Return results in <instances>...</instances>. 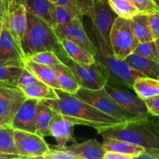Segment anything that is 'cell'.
<instances>
[{"instance_id": "1", "label": "cell", "mask_w": 159, "mask_h": 159, "mask_svg": "<svg viewBox=\"0 0 159 159\" xmlns=\"http://www.w3.org/2000/svg\"><path fill=\"white\" fill-rule=\"evenodd\" d=\"M58 99L41 100L54 112L63 115L75 125H84L94 128L98 134L113 128L127 121L102 113L73 94L56 89Z\"/></svg>"}, {"instance_id": "2", "label": "cell", "mask_w": 159, "mask_h": 159, "mask_svg": "<svg viewBox=\"0 0 159 159\" xmlns=\"http://www.w3.org/2000/svg\"><path fill=\"white\" fill-rule=\"evenodd\" d=\"M99 134L103 140L114 138L141 146L145 149H159V125L151 116L127 121Z\"/></svg>"}, {"instance_id": "3", "label": "cell", "mask_w": 159, "mask_h": 159, "mask_svg": "<svg viewBox=\"0 0 159 159\" xmlns=\"http://www.w3.org/2000/svg\"><path fill=\"white\" fill-rule=\"evenodd\" d=\"M20 43L26 59L36 53L45 51L57 52L61 48L54 28L29 12L26 31Z\"/></svg>"}, {"instance_id": "4", "label": "cell", "mask_w": 159, "mask_h": 159, "mask_svg": "<svg viewBox=\"0 0 159 159\" xmlns=\"http://www.w3.org/2000/svg\"><path fill=\"white\" fill-rule=\"evenodd\" d=\"M94 57L96 66L112 85L132 89L135 81L144 77L142 73L132 68L124 59L113 54H104L98 49Z\"/></svg>"}, {"instance_id": "5", "label": "cell", "mask_w": 159, "mask_h": 159, "mask_svg": "<svg viewBox=\"0 0 159 159\" xmlns=\"http://www.w3.org/2000/svg\"><path fill=\"white\" fill-rule=\"evenodd\" d=\"M85 16L92 20L97 37L98 49L104 54H113L110 34L113 23L118 16L110 7L108 0H95Z\"/></svg>"}, {"instance_id": "6", "label": "cell", "mask_w": 159, "mask_h": 159, "mask_svg": "<svg viewBox=\"0 0 159 159\" xmlns=\"http://www.w3.org/2000/svg\"><path fill=\"white\" fill-rule=\"evenodd\" d=\"M56 54L61 61L71 70L80 88L93 90L102 89L108 82L107 79L98 68L96 63L92 65L78 63L65 54L61 47Z\"/></svg>"}, {"instance_id": "7", "label": "cell", "mask_w": 159, "mask_h": 159, "mask_svg": "<svg viewBox=\"0 0 159 159\" xmlns=\"http://www.w3.org/2000/svg\"><path fill=\"white\" fill-rule=\"evenodd\" d=\"M112 52L121 59L134 53L139 43L134 34L129 19L117 17L113 23L110 34Z\"/></svg>"}, {"instance_id": "8", "label": "cell", "mask_w": 159, "mask_h": 159, "mask_svg": "<svg viewBox=\"0 0 159 159\" xmlns=\"http://www.w3.org/2000/svg\"><path fill=\"white\" fill-rule=\"evenodd\" d=\"M103 90L127 113L133 120L143 119L151 116L144 99L132 93L129 89L112 85L107 82Z\"/></svg>"}, {"instance_id": "9", "label": "cell", "mask_w": 159, "mask_h": 159, "mask_svg": "<svg viewBox=\"0 0 159 159\" xmlns=\"http://www.w3.org/2000/svg\"><path fill=\"white\" fill-rule=\"evenodd\" d=\"M76 97L84 102L90 104L102 113L124 121L133 120L130 116L123 108H121L107 93L102 89L93 90L80 88L75 94Z\"/></svg>"}, {"instance_id": "10", "label": "cell", "mask_w": 159, "mask_h": 159, "mask_svg": "<svg viewBox=\"0 0 159 159\" xmlns=\"http://www.w3.org/2000/svg\"><path fill=\"white\" fill-rule=\"evenodd\" d=\"M54 30L58 40L62 39L70 40L80 46L93 56L96 55L97 53V47L92 42L84 29L82 17H76L65 24L57 26Z\"/></svg>"}, {"instance_id": "11", "label": "cell", "mask_w": 159, "mask_h": 159, "mask_svg": "<svg viewBox=\"0 0 159 159\" xmlns=\"http://www.w3.org/2000/svg\"><path fill=\"white\" fill-rule=\"evenodd\" d=\"M14 142L23 158H40L50 149L43 137L36 133L14 130Z\"/></svg>"}, {"instance_id": "12", "label": "cell", "mask_w": 159, "mask_h": 159, "mask_svg": "<svg viewBox=\"0 0 159 159\" xmlns=\"http://www.w3.org/2000/svg\"><path fill=\"white\" fill-rule=\"evenodd\" d=\"M27 97L17 85L0 81V116L9 124Z\"/></svg>"}, {"instance_id": "13", "label": "cell", "mask_w": 159, "mask_h": 159, "mask_svg": "<svg viewBox=\"0 0 159 159\" xmlns=\"http://www.w3.org/2000/svg\"><path fill=\"white\" fill-rule=\"evenodd\" d=\"M40 100L27 98L14 115L11 127L14 130L36 133L37 105Z\"/></svg>"}, {"instance_id": "14", "label": "cell", "mask_w": 159, "mask_h": 159, "mask_svg": "<svg viewBox=\"0 0 159 159\" xmlns=\"http://www.w3.org/2000/svg\"><path fill=\"white\" fill-rule=\"evenodd\" d=\"M5 20L12 35L20 43L27 26V12L24 5L10 0Z\"/></svg>"}, {"instance_id": "15", "label": "cell", "mask_w": 159, "mask_h": 159, "mask_svg": "<svg viewBox=\"0 0 159 159\" xmlns=\"http://www.w3.org/2000/svg\"><path fill=\"white\" fill-rule=\"evenodd\" d=\"M74 127L72 121L55 112L51 124V136L56 140V148H67V144L73 140Z\"/></svg>"}, {"instance_id": "16", "label": "cell", "mask_w": 159, "mask_h": 159, "mask_svg": "<svg viewBox=\"0 0 159 159\" xmlns=\"http://www.w3.org/2000/svg\"><path fill=\"white\" fill-rule=\"evenodd\" d=\"M0 59L22 61H25L26 60L20 43L9 30L5 19L3 20L2 30L0 36Z\"/></svg>"}, {"instance_id": "17", "label": "cell", "mask_w": 159, "mask_h": 159, "mask_svg": "<svg viewBox=\"0 0 159 159\" xmlns=\"http://www.w3.org/2000/svg\"><path fill=\"white\" fill-rule=\"evenodd\" d=\"M24 67L30 71L40 82L45 85L52 87L54 89L61 90L57 81L55 71L51 66L37 63L30 59H26L24 61Z\"/></svg>"}, {"instance_id": "18", "label": "cell", "mask_w": 159, "mask_h": 159, "mask_svg": "<svg viewBox=\"0 0 159 159\" xmlns=\"http://www.w3.org/2000/svg\"><path fill=\"white\" fill-rule=\"evenodd\" d=\"M67 148L73 152L79 159H103L107 152L102 144L96 139L89 140L80 144L75 143Z\"/></svg>"}, {"instance_id": "19", "label": "cell", "mask_w": 159, "mask_h": 159, "mask_svg": "<svg viewBox=\"0 0 159 159\" xmlns=\"http://www.w3.org/2000/svg\"><path fill=\"white\" fill-rule=\"evenodd\" d=\"M26 12L38 18L54 28V12L55 5L49 0H26L23 3Z\"/></svg>"}, {"instance_id": "20", "label": "cell", "mask_w": 159, "mask_h": 159, "mask_svg": "<svg viewBox=\"0 0 159 159\" xmlns=\"http://www.w3.org/2000/svg\"><path fill=\"white\" fill-rule=\"evenodd\" d=\"M124 60L137 71L142 73L144 77L159 80V62L132 53Z\"/></svg>"}, {"instance_id": "21", "label": "cell", "mask_w": 159, "mask_h": 159, "mask_svg": "<svg viewBox=\"0 0 159 159\" xmlns=\"http://www.w3.org/2000/svg\"><path fill=\"white\" fill-rule=\"evenodd\" d=\"M55 112L40 100L37 105L36 113V134L40 136H51V124Z\"/></svg>"}, {"instance_id": "22", "label": "cell", "mask_w": 159, "mask_h": 159, "mask_svg": "<svg viewBox=\"0 0 159 159\" xmlns=\"http://www.w3.org/2000/svg\"><path fill=\"white\" fill-rule=\"evenodd\" d=\"M24 68V61L0 59V81L17 85L18 79Z\"/></svg>"}, {"instance_id": "23", "label": "cell", "mask_w": 159, "mask_h": 159, "mask_svg": "<svg viewBox=\"0 0 159 159\" xmlns=\"http://www.w3.org/2000/svg\"><path fill=\"white\" fill-rule=\"evenodd\" d=\"M130 23L134 34L139 43L155 40L151 30L148 14L139 12L130 19Z\"/></svg>"}, {"instance_id": "24", "label": "cell", "mask_w": 159, "mask_h": 159, "mask_svg": "<svg viewBox=\"0 0 159 159\" xmlns=\"http://www.w3.org/2000/svg\"><path fill=\"white\" fill-rule=\"evenodd\" d=\"M58 42L65 54L75 61L85 65H92L95 63L94 56L76 43L66 39L59 40Z\"/></svg>"}, {"instance_id": "25", "label": "cell", "mask_w": 159, "mask_h": 159, "mask_svg": "<svg viewBox=\"0 0 159 159\" xmlns=\"http://www.w3.org/2000/svg\"><path fill=\"white\" fill-rule=\"evenodd\" d=\"M57 75V79L62 91L70 94H75L80 89L75 78L71 73V70L64 63L52 65Z\"/></svg>"}, {"instance_id": "26", "label": "cell", "mask_w": 159, "mask_h": 159, "mask_svg": "<svg viewBox=\"0 0 159 159\" xmlns=\"http://www.w3.org/2000/svg\"><path fill=\"white\" fill-rule=\"evenodd\" d=\"M102 146L107 152L110 151V152L130 155L133 156L134 158H136L138 155L142 154L145 151V148L141 146L136 145L121 140L114 139V138L104 139Z\"/></svg>"}, {"instance_id": "27", "label": "cell", "mask_w": 159, "mask_h": 159, "mask_svg": "<svg viewBox=\"0 0 159 159\" xmlns=\"http://www.w3.org/2000/svg\"><path fill=\"white\" fill-rule=\"evenodd\" d=\"M132 89L141 99H148L159 96V80L148 77H140L134 83Z\"/></svg>"}, {"instance_id": "28", "label": "cell", "mask_w": 159, "mask_h": 159, "mask_svg": "<svg viewBox=\"0 0 159 159\" xmlns=\"http://www.w3.org/2000/svg\"><path fill=\"white\" fill-rule=\"evenodd\" d=\"M23 92L27 98L38 100L58 99L56 89L48 86V85H45L43 82H39L29 88L24 89H23Z\"/></svg>"}, {"instance_id": "29", "label": "cell", "mask_w": 159, "mask_h": 159, "mask_svg": "<svg viewBox=\"0 0 159 159\" xmlns=\"http://www.w3.org/2000/svg\"><path fill=\"white\" fill-rule=\"evenodd\" d=\"M109 4L118 17L131 19L139 13L136 6L128 0H108Z\"/></svg>"}, {"instance_id": "30", "label": "cell", "mask_w": 159, "mask_h": 159, "mask_svg": "<svg viewBox=\"0 0 159 159\" xmlns=\"http://www.w3.org/2000/svg\"><path fill=\"white\" fill-rule=\"evenodd\" d=\"M13 134L14 129L11 126L0 128V152L20 155L14 142Z\"/></svg>"}, {"instance_id": "31", "label": "cell", "mask_w": 159, "mask_h": 159, "mask_svg": "<svg viewBox=\"0 0 159 159\" xmlns=\"http://www.w3.org/2000/svg\"><path fill=\"white\" fill-rule=\"evenodd\" d=\"M134 53L151 60L159 62V55L156 40L139 43L135 48Z\"/></svg>"}, {"instance_id": "32", "label": "cell", "mask_w": 159, "mask_h": 159, "mask_svg": "<svg viewBox=\"0 0 159 159\" xmlns=\"http://www.w3.org/2000/svg\"><path fill=\"white\" fill-rule=\"evenodd\" d=\"M78 16L82 17L83 16L73 12L68 8L56 4L54 12V22L55 26L54 27L59 25L65 24Z\"/></svg>"}, {"instance_id": "33", "label": "cell", "mask_w": 159, "mask_h": 159, "mask_svg": "<svg viewBox=\"0 0 159 159\" xmlns=\"http://www.w3.org/2000/svg\"><path fill=\"white\" fill-rule=\"evenodd\" d=\"M26 59H30L37 63L50 65V66L63 63L58 57L57 54H56L55 51H45L36 53V54L30 56Z\"/></svg>"}, {"instance_id": "34", "label": "cell", "mask_w": 159, "mask_h": 159, "mask_svg": "<svg viewBox=\"0 0 159 159\" xmlns=\"http://www.w3.org/2000/svg\"><path fill=\"white\" fill-rule=\"evenodd\" d=\"M43 159H79L73 152L68 148H50L43 156L40 157Z\"/></svg>"}, {"instance_id": "35", "label": "cell", "mask_w": 159, "mask_h": 159, "mask_svg": "<svg viewBox=\"0 0 159 159\" xmlns=\"http://www.w3.org/2000/svg\"><path fill=\"white\" fill-rule=\"evenodd\" d=\"M39 82H41L30 71H29L27 68L24 67L18 79L17 86L23 90L24 89L29 88L35 84L39 83Z\"/></svg>"}, {"instance_id": "36", "label": "cell", "mask_w": 159, "mask_h": 159, "mask_svg": "<svg viewBox=\"0 0 159 159\" xmlns=\"http://www.w3.org/2000/svg\"><path fill=\"white\" fill-rule=\"evenodd\" d=\"M133 3L140 13L149 14L159 9L153 0H133Z\"/></svg>"}, {"instance_id": "37", "label": "cell", "mask_w": 159, "mask_h": 159, "mask_svg": "<svg viewBox=\"0 0 159 159\" xmlns=\"http://www.w3.org/2000/svg\"><path fill=\"white\" fill-rule=\"evenodd\" d=\"M148 20L154 39L159 40V9L148 14Z\"/></svg>"}, {"instance_id": "38", "label": "cell", "mask_w": 159, "mask_h": 159, "mask_svg": "<svg viewBox=\"0 0 159 159\" xmlns=\"http://www.w3.org/2000/svg\"><path fill=\"white\" fill-rule=\"evenodd\" d=\"M148 110L151 116H159V96L144 100Z\"/></svg>"}, {"instance_id": "39", "label": "cell", "mask_w": 159, "mask_h": 159, "mask_svg": "<svg viewBox=\"0 0 159 159\" xmlns=\"http://www.w3.org/2000/svg\"><path fill=\"white\" fill-rule=\"evenodd\" d=\"M95 0H76L79 12L82 16H85L93 6Z\"/></svg>"}, {"instance_id": "40", "label": "cell", "mask_w": 159, "mask_h": 159, "mask_svg": "<svg viewBox=\"0 0 159 159\" xmlns=\"http://www.w3.org/2000/svg\"><path fill=\"white\" fill-rule=\"evenodd\" d=\"M57 5L65 6V7L68 8V9H70L71 10H72L73 12H76V13L79 14V15H82V14L80 13V12H79V9L77 6L76 0H58Z\"/></svg>"}, {"instance_id": "41", "label": "cell", "mask_w": 159, "mask_h": 159, "mask_svg": "<svg viewBox=\"0 0 159 159\" xmlns=\"http://www.w3.org/2000/svg\"><path fill=\"white\" fill-rule=\"evenodd\" d=\"M103 159H134L133 156L130 155H126V154L119 153V152H106L104 155Z\"/></svg>"}, {"instance_id": "42", "label": "cell", "mask_w": 159, "mask_h": 159, "mask_svg": "<svg viewBox=\"0 0 159 159\" xmlns=\"http://www.w3.org/2000/svg\"><path fill=\"white\" fill-rule=\"evenodd\" d=\"M23 158L21 156L17 155H12V154H7L0 152V159H20Z\"/></svg>"}, {"instance_id": "43", "label": "cell", "mask_w": 159, "mask_h": 159, "mask_svg": "<svg viewBox=\"0 0 159 159\" xmlns=\"http://www.w3.org/2000/svg\"><path fill=\"white\" fill-rule=\"evenodd\" d=\"M8 6H9V2L6 0H0V9L2 11L5 16L7 13Z\"/></svg>"}, {"instance_id": "44", "label": "cell", "mask_w": 159, "mask_h": 159, "mask_svg": "<svg viewBox=\"0 0 159 159\" xmlns=\"http://www.w3.org/2000/svg\"><path fill=\"white\" fill-rule=\"evenodd\" d=\"M9 126H10V124H8L4 119H2V118L0 116V128H2V127H9Z\"/></svg>"}, {"instance_id": "45", "label": "cell", "mask_w": 159, "mask_h": 159, "mask_svg": "<svg viewBox=\"0 0 159 159\" xmlns=\"http://www.w3.org/2000/svg\"><path fill=\"white\" fill-rule=\"evenodd\" d=\"M151 117H152V119L153 120L155 121V122L159 123V116H151Z\"/></svg>"}, {"instance_id": "46", "label": "cell", "mask_w": 159, "mask_h": 159, "mask_svg": "<svg viewBox=\"0 0 159 159\" xmlns=\"http://www.w3.org/2000/svg\"><path fill=\"white\" fill-rule=\"evenodd\" d=\"M9 1H10V0H9ZM12 1L16 2H17V3H20V4H23L26 0H12Z\"/></svg>"}, {"instance_id": "47", "label": "cell", "mask_w": 159, "mask_h": 159, "mask_svg": "<svg viewBox=\"0 0 159 159\" xmlns=\"http://www.w3.org/2000/svg\"><path fill=\"white\" fill-rule=\"evenodd\" d=\"M49 1L51 2V3H53V4H57V1H58V0H49Z\"/></svg>"}, {"instance_id": "48", "label": "cell", "mask_w": 159, "mask_h": 159, "mask_svg": "<svg viewBox=\"0 0 159 159\" xmlns=\"http://www.w3.org/2000/svg\"><path fill=\"white\" fill-rule=\"evenodd\" d=\"M2 24H3V22L2 23H0V36H1L2 30Z\"/></svg>"}, {"instance_id": "49", "label": "cell", "mask_w": 159, "mask_h": 159, "mask_svg": "<svg viewBox=\"0 0 159 159\" xmlns=\"http://www.w3.org/2000/svg\"><path fill=\"white\" fill-rule=\"evenodd\" d=\"M156 43H157V48H158V55H159V40H156Z\"/></svg>"}, {"instance_id": "50", "label": "cell", "mask_w": 159, "mask_h": 159, "mask_svg": "<svg viewBox=\"0 0 159 159\" xmlns=\"http://www.w3.org/2000/svg\"><path fill=\"white\" fill-rule=\"evenodd\" d=\"M153 1H154V2H155V3H156V4H157V5H158V6H159V0H153Z\"/></svg>"}, {"instance_id": "51", "label": "cell", "mask_w": 159, "mask_h": 159, "mask_svg": "<svg viewBox=\"0 0 159 159\" xmlns=\"http://www.w3.org/2000/svg\"><path fill=\"white\" fill-rule=\"evenodd\" d=\"M128 1H130V2H133V0H128Z\"/></svg>"}, {"instance_id": "52", "label": "cell", "mask_w": 159, "mask_h": 159, "mask_svg": "<svg viewBox=\"0 0 159 159\" xmlns=\"http://www.w3.org/2000/svg\"><path fill=\"white\" fill-rule=\"evenodd\" d=\"M6 1H7L8 2H9V0H6Z\"/></svg>"}, {"instance_id": "53", "label": "cell", "mask_w": 159, "mask_h": 159, "mask_svg": "<svg viewBox=\"0 0 159 159\" xmlns=\"http://www.w3.org/2000/svg\"><path fill=\"white\" fill-rule=\"evenodd\" d=\"M155 123H156V122H155ZM157 124H158V125H159V123H157Z\"/></svg>"}]
</instances>
